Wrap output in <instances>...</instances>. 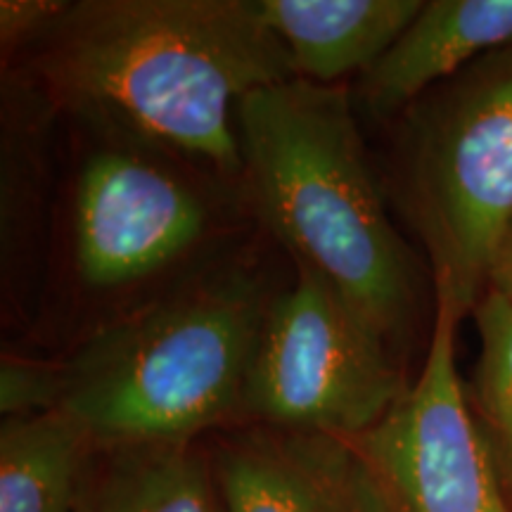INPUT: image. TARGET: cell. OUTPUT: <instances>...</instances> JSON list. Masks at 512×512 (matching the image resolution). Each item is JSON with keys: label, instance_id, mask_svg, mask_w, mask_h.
Wrapping results in <instances>:
<instances>
[{"label": "cell", "instance_id": "8992f818", "mask_svg": "<svg viewBox=\"0 0 512 512\" xmlns=\"http://www.w3.org/2000/svg\"><path fill=\"white\" fill-rule=\"evenodd\" d=\"M434 292L430 351L418 380L354 444L392 512H510L458 377L463 316L446 292Z\"/></svg>", "mask_w": 512, "mask_h": 512}, {"label": "cell", "instance_id": "2e32d148", "mask_svg": "<svg viewBox=\"0 0 512 512\" xmlns=\"http://www.w3.org/2000/svg\"><path fill=\"white\" fill-rule=\"evenodd\" d=\"M486 290H496L512 297V223L503 233L494 259H491L489 275H486Z\"/></svg>", "mask_w": 512, "mask_h": 512}, {"label": "cell", "instance_id": "277c9868", "mask_svg": "<svg viewBox=\"0 0 512 512\" xmlns=\"http://www.w3.org/2000/svg\"><path fill=\"white\" fill-rule=\"evenodd\" d=\"M399 195L434 268V290L475 311L512 223V46L482 57L415 110Z\"/></svg>", "mask_w": 512, "mask_h": 512}, {"label": "cell", "instance_id": "7a4b0ae2", "mask_svg": "<svg viewBox=\"0 0 512 512\" xmlns=\"http://www.w3.org/2000/svg\"><path fill=\"white\" fill-rule=\"evenodd\" d=\"M242 171L292 259L323 273L387 342L406 335L418 278L384 209L349 93L290 79L238 107Z\"/></svg>", "mask_w": 512, "mask_h": 512}, {"label": "cell", "instance_id": "e0dca14e", "mask_svg": "<svg viewBox=\"0 0 512 512\" xmlns=\"http://www.w3.org/2000/svg\"><path fill=\"white\" fill-rule=\"evenodd\" d=\"M505 472H508V482H510V489H512V456L505 458Z\"/></svg>", "mask_w": 512, "mask_h": 512}, {"label": "cell", "instance_id": "ba28073f", "mask_svg": "<svg viewBox=\"0 0 512 512\" xmlns=\"http://www.w3.org/2000/svg\"><path fill=\"white\" fill-rule=\"evenodd\" d=\"M223 512H392L354 441L256 432L214 463Z\"/></svg>", "mask_w": 512, "mask_h": 512}, {"label": "cell", "instance_id": "9c48e42d", "mask_svg": "<svg viewBox=\"0 0 512 512\" xmlns=\"http://www.w3.org/2000/svg\"><path fill=\"white\" fill-rule=\"evenodd\" d=\"M512 46V0H432L382 60L361 76V95L375 117L413 105L434 83L467 62Z\"/></svg>", "mask_w": 512, "mask_h": 512}, {"label": "cell", "instance_id": "5b68a950", "mask_svg": "<svg viewBox=\"0 0 512 512\" xmlns=\"http://www.w3.org/2000/svg\"><path fill=\"white\" fill-rule=\"evenodd\" d=\"M297 283L266 306L242 413L285 432L354 441L406 392L389 342L304 261Z\"/></svg>", "mask_w": 512, "mask_h": 512}, {"label": "cell", "instance_id": "9a60e30c", "mask_svg": "<svg viewBox=\"0 0 512 512\" xmlns=\"http://www.w3.org/2000/svg\"><path fill=\"white\" fill-rule=\"evenodd\" d=\"M69 3L53 0H3L0 3V34L3 46L24 41V38H41L53 27Z\"/></svg>", "mask_w": 512, "mask_h": 512}, {"label": "cell", "instance_id": "30bf717a", "mask_svg": "<svg viewBox=\"0 0 512 512\" xmlns=\"http://www.w3.org/2000/svg\"><path fill=\"white\" fill-rule=\"evenodd\" d=\"M297 79L332 86L366 74L418 15L420 0H259Z\"/></svg>", "mask_w": 512, "mask_h": 512}, {"label": "cell", "instance_id": "6da1fadb", "mask_svg": "<svg viewBox=\"0 0 512 512\" xmlns=\"http://www.w3.org/2000/svg\"><path fill=\"white\" fill-rule=\"evenodd\" d=\"M38 41L36 69L69 105L242 171L238 107L297 79L259 0H81Z\"/></svg>", "mask_w": 512, "mask_h": 512}, {"label": "cell", "instance_id": "4fadbf2b", "mask_svg": "<svg viewBox=\"0 0 512 512\" xmlns=\"http://www.w3.org/2000/svg\"><path fill=\"white\" fill-rule=\"evenodd\" d=\"M479 332L477 399L501 441L503 458L512 456V297L484 290L475 306Z\"/></svg>", "mask_w": 512, "mask_h": 512}, {"label": "cell", "instance_id": "52a82bcc", "mask_svg": "<svg viewBox=\"0 0 512 512\" xmlns=\"http://www.w3.org/2000/svg\"><path fill=\"white\" fill-rule=\"evenodd\" d=\"M207 211L188 185L128 152L88 159L76 188V264L95 287L136 283L200 240Z\"/></svg>", "mask_w": 512, "mask_h": 512}, {"label": "cell", "instance_id": "7c38bea8", "mask_svg": "<svg viewBox=\"0 0 512 512\" xmlns=\"http://www.w3.org/2000/svg\"><path fill=\"white\" fill-rule=\"evenodd\" d=\"M76 512H223L214 467L192 446H119Z\"/></svg>", "mask_w": 512, "mask_h": 512}, {"label": "cell", "instance_id": "3957f363", "mask_svg": "<svg viewBox=\"0 0 512 512\" xmlns=\"http://www.w3.org/2000/svg\"><path fill=\"white\" fill-rule=\"evenodd\" d=\"M266 302L242 278L178 292L107 328L62 373L95 446L183 444L242 413Z\"/></svg>", "mask_w": 512, "mask_h": 512}, {"label": "cell", "instance_id": "5bb4252c", "mask_svg": "<svg viewBox=\"0 0 512 512\" xmlns=\"http://www.w3.org/2000/svg\"><path fill=\"white\" fill-rule=\"evenodd\" d=\"M62 375L29 366H3V413L31 415L60 406Z\"/></svg>", "mask_w": 512, "mask_h": 512}, {"label": "cell", "instance_id": "8fae6325", "mask_svg": "<svg viewBox=\"0 0 512 512\" xmlns=\"http://www.w3.org/2000/svg\"><path fill=\"white\" fill-rule=\"evenodd\" d=\"M91 434L64 408L17 415L0 430V512H76Z\"/></svg>", "mask_w": 512, "mask_h": 512}]
</instances>
